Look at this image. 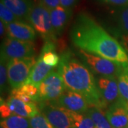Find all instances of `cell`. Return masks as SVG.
<instances>
[{"label":"cell","mask_w":128,"mask_h":128,"mask_svg":"<svg viewBox=\"0 0 128 128\" xmlns=\"http://www.w3.org/2000/svg\"><path fill=\"white\" fill-rule=\"evenodd\" d=\"M51 24L54 34L58 37L62 34L72 16V9L59 6L50 10Z\"/></svg>","instance_id":"obj_15"},{"label":"cell","mask_w":128,"mask_h":128,"mask_svg":"<svg viewBox=\"0 0 128 128\" xmlns=\"http://www.w3.org/2000/svg\"><path fill=\"white\" fill-rule=\"evenodd\" d=\"M36 62L35 56L9 60L7 73L9 86L12 89H15L25 84Z\"/></svg>","instance_id":"obj_5"},{"label":"cell","mask_w":128,"mask_h":128,"mask_svg":"<svg viewBox=\"0 0 128 128\" xmlns=\"http://www.w3.org/2000/svg\"><path fill=\"white\" fill-rule=\"evenodd\" d=\"M0 35L2 38H5L6 37V24L2 21L0 22Z\"/></svg>","instance_id":"obj_31"},{"label":"cell","mask_w":128,"mask_h":128,"mask_svg":"<svg viewBox=\"0 0 128 128\" xmlns=\"http://www.w3.org/2000/svg\"><path fill=\"white\" fill-rule=\"evenodd\" d=\"M29 121L31 128H54L41 111L36 116L30 118Z\"/></svg>","instance_id":"obj_24"},{"label":"cell","mask_w":128,"mask_h":128,"mask_svg":"<svg viewBox=\"0 0 128 128\" xmlns=\"http://www.w3.org/2000/svg\"><path fill=\"white\" fill-rule=\"evenodd\" d=\"M38 102H50L59 98L67 88L57 68L53 69L38 87Z\"/></svg>","instance_id":"obj_7"},{"label":"cell","mask_w":128,"mask_h":128,"mask_svg":"<svg viewBox=\"0 0 128 128\" xmlns=\"http://www.w3.org/2000/svg\"><path fill=\"white\" fill-rule=\"evenodd\" d=\"M71 42L78 49L122 64H128V54L114 36L90 15L78 14L70 32Z\"/></svg>","instance_id":"obj_1"},{"label":"cell","mask_w":128,"mask_h":128,"mask_svg":"<svg viewBox=\"0 0 128 128\" xmlns=\"http://www.w3.org/2000/svg\"><path fill=\"white\" fill-rule=\"evenodd\" d=\"M77 2L78 0H60V6L66 9H72Z\"/></svg>","instance_id":"obj_30"},{"label":"cell","mask_w":128,"mask_h":128,"mask_svg":"<svg viewBox=\"0 0 128 128\" xmlns=\"http://www.w3.org/2000/svg\"><path fill=\"white\" fill-rule=\"evenodd\" d=\"M86 113L91 118L96 128H112L104 110L97 107H90Z\"/></svg>","instance_id":"obj_20"},{"label":"cell","mask_w":128,"mask_h":128,"mask_svg":"<svg viewBox=\"0 0 128 128\" xmlns=\"http://www.w3.org/2000/svg\"><path fill=\"white\" fill-rule=\"evenodd\" d=\"M35 54V45L33 41L18 40L6 36L1 46V58L9 61L15 58L32 57Z\"/></svg>","instance_id":"obj_6"},{"label":"cell","mask_w":128,"mask_h":128,"mask_svg":"<svg viewBox=\"0 0 128 128\" xmlns=\"http://www.w3.org/2000/svg\"><path fill=\"white\" fill-rule=\"evenodd\" d=\"M98 1L103 4L117 6H124L128 5V0H98Z\"/></svg>","instance_id":"obj_29"},{"label":"cell","mask_w":128,"mask_h":128,"mask_svg":"<svg viewBox=\"0 0 128 128\" xmlns=\"http://www.w3.org/2000/svg\"><path fill=\"white\" fill-rule=\"evenodd\" d=\"M76 54L79 59L92 73L98 76L118 78L125 66L128 65L117 63L81 49H78Z\"/></svg>","instance_id":"obj_3"},{"label":"cell","mask_w":128,"mask_h":128,"mask_svg":"<svg viewBox=\"0 0 128 128\" xmlns=\"http://www.w3.org/2000/svg\"><path fill=\"white\" fill-rule=\"evenodd\" d=\"M28 22L45 42L50 41L55 43L57 36L52 27L50 10L44 6L40 2L34 3Z\"/></svg>","instance_id":"obj_4"},{"label":"cell","mask_w":128,"mask_h":128,"mask_svg":"<svg viewBox=\"0 0 128 128\" xmlns=\"http://www.w3.org/2000/svg\"><path fill=\"white\" fill-rule=\"evenodd\" d=\"M21 21H27L34 3L32 0H1Z\"/></svg>","instance_id":"obj_16"},{"label":"cell","mask_w":128,"mask_h":128,"mask_svg":"<svg viewBox=\"0 0 128 128\" xmlns=\"http://www.w3.org/2000/svg\"><path fill=\"white\" fill-rule=\"evenodd\" d=\"M50 102L53 105L79 113H86L90 107L83 96L68 89L64 92L59 98L50 101Z\"/></svg>","instance_id":"obj_10"},{"label":"cell","mask_w":128,"mask_h":128,"mask_svg":"<svg viewBox=\"0 0 128 128\" xmlns=\"http://www.w3.org/2000/svg\"><path fill=\"white\" fill-rule=\"evenodd\" d=\"M39 56H41L45 64L53 68L58 66L60 59V56L56 51L55 43L50 41L45 42Z\"/></svg>","instance_id":"obj_19"},{"label":"cell","mask_w":128,"mask_h":128,"mask_svg":"<svg viewBox=\"0 0 128 128\" xmlns=\"http://www.w3.org/2000/svg\"><path fill=\"white\" fill-rule=\"evenodd\" d=\"M118 83L120 98L128 108V65L125 66L118 78Z\"/></svg>","instance_id":"obj_22"},{"label":"cell","mask_w":128,"mask_h":128,"mask_svg":"<svg viewBox=\"0 0 128 128\" xmlns=\"http://www.w3.org/2000/svg\"><path fill=\"white\" fill-rule=\"evenodd\" d=\"M0 18L6 24L21 21L15 14L5 6L3 3L0 2Z\"/></svg>","instance_id":"obj_26"},{"label":"cell","mask_w":128,"mask_h":128,"mask_svg":"<svg viewBox=\"0 0 128 128\" xmlns=\"http://www.w3.org/2000/svg\"><path fill=\"white\" fill-rule=\"evenodd\" d=\"M128 128V127H126V128Z\"/></svg>","instance_id":"obj_32"},{"label":"cell","mask_w":128,"mask_h":128,"mask_svg":"<svg viewBox=\"0 0 128 128\" xmlns=\"http://www.w3.org/2000/svg\"><path fill=\"white\" fill-rule=\"evenodd\" d=\"M39 2L48 10L60 6V0H39Z\"/></svg>","instance_id":"obj_28"},{"label":"cell","mask_w":128,"mask_h":128,"mask_svg":"<svg viewBox=\"0 0 128 128\" xmlns=\"http://www.w3.org/2000/svg\"><path fill=\"white\" fill-rule=\"evenodd\" d=\"M6 36L18 40L33 41L36 39V31L30 24L17 21L6 24Z\"/></svg>","instance_id":"obj_14"},{"label":"cell","mask_w":128,"mask_h":128,"mask_svg":"<svg viewBox=\"0 0 128 128\" xmlns=\"http://www.w3.org/2000/svg\"><path fill=\"white\" fill-rule=\"evenodd\" d=\"M0 112L2 119L6 118L11 115H13L12 111L9 109V106L6 103L5 100H2V98H1V105H0Z\"/></svg>","instance_id":"obj_27"},{"label":"cell","mask_w":128,"mask_h":128,"mask_svg":"<svg viewBox=\"0 0 128 128\" xmlns=\"http://www.w3.org/2000/svg\"><path fill=\"white\" fill-rule=\"evenodd\" d=\"M0 127L1 128H31V124L28 118L13 114L1 120Z\"/></svg>","instance_id":"obj_21"},{"label":"cell","mask_w":128,"mask_h":128,"mask_svg":"<svg viewBox=\"0 0 128 128\" xmlns=\"http://www.w3.org/2000/svg\"><path fill=\"white\" fill-rule=\"evenodd\" d=\"M11 96L15 97L24 102H38V88L32 84H24L18 88L12 89Z\"/></svg>","instance_id":"obj_18"},{"label":"cell","mask_w":128,"mask_h":128,"mask_svg":"<svg viewBox=\"0 0 128 128\" xmlns=\"http://www.w3.org/2000/svg\"><path fill=\"white\" fill-rule=\"evenodd\" d=\"M105 114L112 128L128 126V108L121 98L108 106Z\"/></svg>","instance_id":"obj_12"},{"label":"cell","mask_w":128,"mask_h":128,"mask_svg":"<svg viewBox=\"0 0 128 128\" xmlns=\"http://www.w3.org/2000/svg\"><path fill=\"white\" fill-rule=\"evenodd\" d=\"M96 80L101 99L107 110L108 106L120 98L118 78L98 76Z\"/></svg>","instance_id":"obj_11"},{"label":"cell","mask_w":128,"mask_h":128,"mask_svg":"<svg viewBox=\"0 0 128 128\" xmlns=\"http://www.w3.org/2000/svg\"><path fill=\"white\" fill-rule=\"evenodd\" d=\"M76 128H96L91 118L86 113H79L71 111Z\"/></svg>","instance_id":"obj_23"},{"label":"cell","mask_w":128,"mask_h":128,"mask_svg":"<svg viewBox=\"0 0 128 128\" xmlns=\"http://www.w3.org/2000/svg\"><path fill=\"white\" fill-rule=\"evenodd\" d=\"M7 64L8 61L6 60L1 58L0 63V87L1 92L4 93L8 90V73H7Z\"/></svg>","instance_id":"obj_25"},{"label":"cell","mask_w":128,"mask_h":128,"mask_svg":"<svg viewBox=\"0 0 128 128\" xmlns=\"http://www.w3.org/2000/svg\"><path fill=\"white\" fill-rule=\"evenodd\" d=\"M60 58L57 70L67 89L83 96L90 107L106 110L97 87L96 78L90 69L71 50L64 51Z\"/></svg>","instance_id":"obj_2"},{"label":"cell","mask_w":128,"mask_h":128,"mask_svg":"<svg viewBox=\"0 0 128 128\" xmlns=\"http://www.w3.org/2000/svg\"><path fill=\"white\" fill-rule=\"evenodd\" d=\"M5 102L13 114L30 119L40 112V110L35 102H24L11 96Z\"/></svg>","instance_id":"obj_13"},{"label":"cell","mask_w":128,"mask_h":128,"mask_svg":"<svg viewBox=\"0 0 128 128\" xmlns=\"http://www.w3.org/2000/svg\"><path fill=\"white\" fill-rule=\"evenodd\" d=\"M53 69V67L44 62L41 56H38L25 84H32L38 88L42 81Z\"/></svg>","instance_id":"obj_17"},{"label":"cell","mask_w":128,"mask_h":128,"mask_svg":"<svg viewBox=\"0 0 128 128\" xmlns=\"http://www.w3.org/2000/svg\"><path fill=\"white\" fill-rule=\"evenodd\" d=\"M38 107L54 128H76L70 110L50 102H40Z\"/></svg>","instance_id":"obj_8"},{"label":"cell","mask_w":128,"mask_h":128,"mask_svg":"<svg viewBox=\"0 0 128 128\" xmlns=\"http://www.w3.org/2000/svg\"><path fill=\"white\" fill-rule=\"evenodd\" d=\"M110 30L128 54V5L120 6L112 14Z\"/></svg>","instance_id":"obj_9"}]
</instances>
